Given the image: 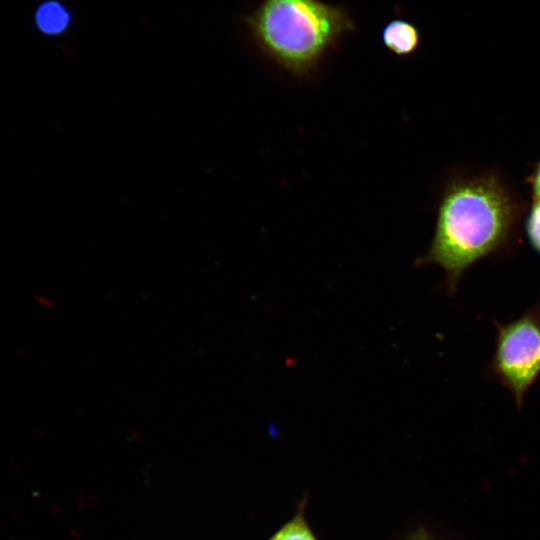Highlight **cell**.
<instances>
[{"label":"cell","mask_w":540,"mask_h":540,"mask_svg":"<svg viewBox=\"0 0 540 540\" xmlns=\"http://www.w3.org/2000/svg\"><path fill=\"white\" fill-rule=\"evenodd\" d=\"M496 329L489 373L511 392L520 409L540 375V306L504 325L496 323Z\"/></svg>","instance_id":"3957f363"},{"label":"cell","mask_w":540,"mask_h":540,"mask_svg":"<svg viewBox=\"0 0 540 540\" xmlns=\"http://www.w3.org/2000/svg\"><path fill=\"white\" fill-rule=\"evenodd\" d=\"M532 187L535 199L540 201V163L537 165L535 172L532 176Z\"/></svg>","instance_id":"ba28073f"},{"label":"cell","mask_w":540,"mask_h":540,"mask_svg":"<svg viewBox=\"0 0 540 540\" xmlns=\"http://www.w3.org/2000/svg\"><path fill=\"white\" fill-rule=\"evenodd\" d=\"M526 230L532 246L540 252V201L536 200L527 219Z\"/></svg>","instance_id":"52a82bcc"},{"label":"cell","mask_w":540,"mask_h":540,"mask_svg":"<svg viewBox=\"0 0 540 540\" xmlns=\"http://www.w3.org/2000/svg\"><path fill=\"white\" fill-rule=\"evenodd\" d=\"M247 25L267 57L297 77L312 74L356 28L345 9L320 0H263Z\"/></svg>","instance_id":"7a4b0ae2"},{"label":"cell","mask_w":540,"mask_h":540,"mask_svg":"<svg viewBox=\"0 0 540 540\" xmlns=\"http://www.w3.org/2000/svg\"><path fill=\"white\" fill-rule=\"evenodd\" d=\"M36 28L46 36H60L67 32L72 23V14L60 1L48 0L35 11Z\"/></svg>","instance_id":"5b68a950"},{"label":"cell","mask_w":540,"mask_h":540,"mask_svg":"<svg viewBox=\"0 0 540 540\" xmlns=\"http://www.w3.org/2000/svg\"><path fill=\"white\" fill-rule=\"evenodd\" d=\"M408 540H433L431 539L426 533L424 532H416L414 535L411 536Z\"/></svg>","instance_id":"9c48e42d"},{"label":"cell","mask_w":540,"mask_h":540,"mask_svg":"<svg viewBox=\"0 0 540 540\" xmlns=\"http://www.w3.org/2000/svg\"><path fill=\"white\" fill-rule=\"evenodd\" d=\"M304 501L296 514L286 522L269 540H317L304 516Z\"/></svg>","instance_id":"8992f818"},{"label":"cell","mask_w":540,"mask_h":540,"mask_svg":"<svg viewBox=\"0 0 540 540\" xmlns=\"http://www.w3.org/2000/svg\"><path fill=\"white\" fill-rule=\"evenodd\" d=\"M518 214L519 205L496 176L453 179L441 195L430 248L416 265L441 267L445 288L454 294L467 268L508 244Z\"/></svg>","instance_id":"6da1fadb"},{"label":"cell","mask_w":540,"mask_h":540,"mask_svg":"<svg viewBox=\"0 0 540 540\" xmlns=\"http://www.w3.org/2000/svg\"><path fill=\"white\" fill-rule=\"evenodd\" d=\"M382 42L393 54L408 56L418 48L420 33L416 26L406 20H392L382 31Z\"/></svg>","instance_id":"277c9868"},{"label":"cell","mask_w":540,"mask_h":540,"mask_svg":"<svg viewBox=\"0 0 540 540\" xmlns=\"http://www.w3.org/2000/svg\"><path fill=\"white\" fill-rule=\"evenodd\" d=\"M539 306H540V304H539Z\"/></svg>","instance_id":"30bf717a"}]
</instances>
